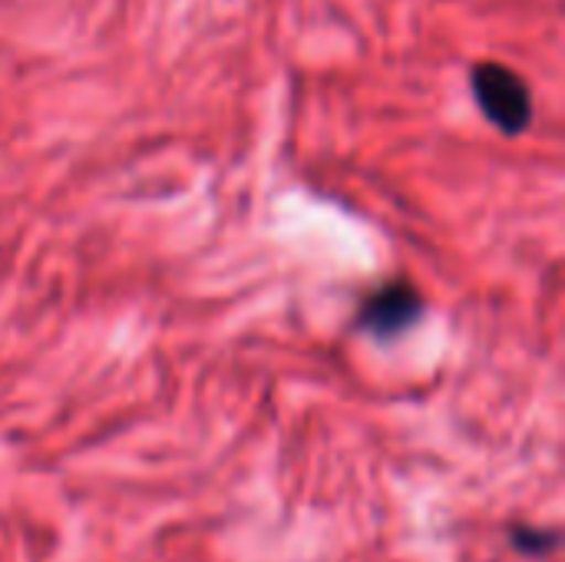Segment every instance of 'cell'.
I'll list each match as a JSON object with an SVG mask.
<instances>
[{
  "label": "cell",
  "instance_id": "obj_1",
  "mask_svg": "<svg viewBox=\"0 0 565 562\" xmlns=\"http://www.w3.org/2000/svg\"><path fill=\"white\" fill-rule=\"evenodd\" d=\"M470 86L483 116L507 136H520L533 123V96L520 73L503 63H477Z\"/></svg>",
  "mask_w": 565,
  "mask_h": 562
},
{
  "label": "cell",
  "instance_id": "obj_2",
  "mask_svg": "<svg viewBox=\"0 0 565 562\" xmlns=\"http://www.w3.org/2000/svg\"><path fill=\"white\" fill-rule=\"evenodd\" d=\"M424 315V298L407 282H391L377 288L358 311V328L377 341H394L414 328Z\"/></svg>",
  "mask_w": 565,
  "mask_h": 562
},
{
  "label": "cell",
  "instance_id": "obj_3",
  "mask_svg": "<svg viewBox=\"0 0 565 562\" xmlns=\"http://www.w3.org/2000/svg\"><path fill=\"white\" fill-rule=\"evenodd\" d=\"M510 543L533 560H546L559 550V533L556 530H540V527H510Z\"/></svg>",
  "mask_w": 565,
  "mask_h": 562
}]
</instances>
